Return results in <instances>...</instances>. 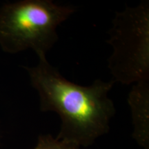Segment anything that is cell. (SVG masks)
<instances>
[{"instance_id": "cell-2", "label": "cell", "mask_w": 149, "mask_h": 149, "mask_svg": "<svg viewBox=\"0 0 149 149\" xmlns=\"http://www.w3.org/2000/svg\"><path fill=\"white\" fill-rule=\"evenodd\" d=\"M74 11L51 0L5 3L0 8V47L10 54L32 49L38 57L46 56L58 40L57 27Z\"/></svg>"}, {"instance_id": "cell-1", "label": "cell", "mask_w": 149, "mask_h": 149, "mask_svg": "<svg viewBox=\"0 0 149 149\" xmlns=\"http://www.w3.org/2000/svg\"><path fill=\"white\" fill-rule=\"evenodd\" d=\"M38 57L37 66L24 68L40 96L41 111L55 112L60 117L56 139L89 148L110 130L115 108L109 93L115 83L101 79L88 86L72 83L48 62L46 56Z\"/></svg>"}, {"instance_id": "cell-3", "label": "cell", "mask_w": 149, "mask_h": 149, "mask_svg": "<svg viewBox=\"0 0 149 149\" xmlns=\"http://www.w3.org/2000/svg\"><path fill=\"white\" fill-rule=\"evenodd\" d=\"M107 43L113 48L108 59L111 80L130 85L149 80V1L117 12Z\"/></svg>"}, {"instance_id": "cell-5", "label": "cell", "mask_w": 149, "mask_h": 149, "mask_svg": "<svg viewBox=\"0 0 149 149\" xmlns=\"http://www.w3.org/2000/svg\"><path fill=\"white\" fill-rule=\"evenodd\" d=\"M32 149H91L81 148L71 143L58 140L56 137L47 134L42 135L38 137L37 142Z\"/></svg>"}, {"instance_id": "cell-4", "label": "cell", "mask_w": 149, "mask_h": 149, "mask_svg": "<svg viewBox=\"0 0 149 149\" xmlns=\"http://www.w3.org/2000/svg\"><path fill=\"white\" fill-rule=\"evenodd\" d=\"M128 103L133 126L132 137L139 146L149 149V80L133 85Z\"/></svg>"}]
</instances>
